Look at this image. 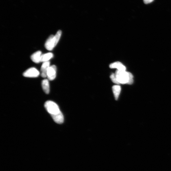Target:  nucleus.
I'll use <instances>...</instances> for the list:
<instances>
[{
  "mask_svg": "<svg viewBox=\"0 0 171 171\" xmlns=\"http://www.w3.org/2000/svg\"><path fill=\"white\" fill-rule=\"evenodd\" d=\"M52 117L54 121L57 124H62L64 122V115L61 112L57 115L52 116Z\"/></svg>",
  "mask_w": 171,
  "mask_h": 171,
  "instance_id": "9",
  "label": "nucleus"
},
{
  "mask_svg": "<svg viewBox=\"0 0 171 171\" xmlns=\"http://www.w3.org/2000/svg\"><path fill=\"white\" fill-rule=\"evenodd\" d=\"M53 57V54L51 52H49L42 55L41 57V62L44 63L48 62L49 60L52 58Z\"/></svg>",
  "mask_w": 171,
  "mask_h": 171,
  "instance_id": "12",
  "label": "nucleus"
},
{
  "mask_svg": "<svg viewBox=\"0 0 171 171\" xmlns=\"http://www.w3.org/2000/svg\"><path fill=\"white\" fill-rule=\"evenodd\" d=\"M45 107L47 112L51 116L55 115L61 113L58 105L52 101H48L45 104Z\"/></svg>",
  "mask_w": 171,
  "mask_h": 171,
  "instance_id": "3",
  "label": "nucleus"
},
{
  "mask_svg": "<svg viewBox=\"0 0 171 171\" xmlns=\"http://www.w3.org/2000/svg\"><path fill=\"white\" fill-rule=\"evenodd\" d=\"M154 0H143L145 4H147L152 2Z\"/></svg>",
  "mask_w": 171,
  "mask_h": 171,
  "instance_id": "14",
  "label": "nucleus"
},
{
  "mask_svg": "<svg viewBox=\"0 0 171 171\" xmlns=\"http://www.w3.org/2000/svg\"><path fill=\"white\" fill-rule=\"evenodd\" d=\"M62 34V31L59 30L55 36H50L46 40L45 45L46 49L49 51H52L58 43Z\"/></svg>",
  "mask_w": 171,
  "mask_h": 171,
  "instance_id": "2",
  "label": "nucleus"
},
{
  "mask_svg": "<svg viewBox=\"0 0 171 171\" xmlns=\"http://www.w3.org/2000/svg\"><path fill=\"white\" fill-rule=\"evenodd\" d=\"M109 67L111 68H117L120 71H126V67L122 64L119 62H117L110 64Z\"/></svg>",
  "mask_w": 171,
  "mask_h": 171,
  "instance_id": "6",
  "label": "nucleus"
},
{
  "mask_svg": "<svg viewBox=\"0 0 171 171\" xmlns=\"http://www.w3.org/2000/svg\"><path fill=\"white\" fill-rule=\"evenodd\" d=\"M112 90L115 98L116 100H117L120 93L121 88L119 85H116L113 87Z\"/></svg>",
  "mask_w": 171,
  "mask_h": 171,
  "instance_id": "11",
  "label": "nucleus"
},
{
  "mask_svg": "<svg viewBox=\"0 0 171 171\" xmlns=\"http://www.w3.org/2000/svg\"><path fill=\"white\" fill-rule=\"evenodd\" d=\"M50 64L49 61L43 63L42 64L41 69V76L42 77H47V72L50 66Z\"/></svg>",
  "mask_w": 171,
  "mask_h": 171,
  "instance_id": "7",
  "label": "nucleus"
},
{
  "mask_svg": "<svg viewBox=\"0 0 171 171\" xmlns=\"http://www.w3.org/2000/svg\"><path fill=\"white\" fill-rule=\"evenodd\" d=\"M110 78L113 83L117 84H119L117 81L115 74L113 73L111 75Z\"/></svg>",
  "mask_w": 171,
  "mask_h": 171,
  "instance_id": "13",
  "label": "nucleus"
},
{
  "mask_svg": "<svg viewBox=\"0 0 171 171\" xmlns=\"http://www.w3.org/2000/svg\"><path fill=\"white\" fill-rule=\"evenodd\" d=\"M39 75V72L35 68L28 69L23 74V76L25 77L31 78L37 77Z\"/></svg>",
  "mask_w": 171,
  "mask_h": 171,
  "instance_id": "4",
  "label": "nucleus"
},
{
  "mask_svg": "<svg viewBox=\"0 0 171 171\" xmlns=\"http://www.w3.org/2000/svg\"><path fill=\"white\" fill-rule=\"evenodd\" d=\"M115 75L119 84H131L133 83V76L130 72L117 70Z\"/></svg>",
  "mask_w": 171,
  "mask_h": 171,
  "instance_id": "1",
  "label": "nucleus"
},
{
  "mask_svg": "<svg viewBox=\"0 0 171 171\" xmlns=\"http://www.w3.org/2000/svg\"><path fill=\"white\" fill-rule=\"evenodd\" d=\"M42 86L44 92L46 94H49L50 91V87L48 80L45 79L43 80Z\"/></svg>",
  "mask_w": 171,
  "mask_h": 171,
  "instance_id": "10",
  "label": "nucleus"
},
{
  "mask_svg": "<svg viewBox=\"0 0 171 171\" xmlns=\"http://www.w3.org/2000/svg\"><path fill=\"white\" fill-rule=\"evenodd\" d=\"M42 52L38 51L33 53L31 56V59L33 62L38 64L41 62Z\"/></svg>",
  "mask_w": 171,
  "mask_h": 171,
  "instance_id": "8",
  "label": "nucleus"
},
{
  "mask_svg": "<svg viewBox=\"0 0 171 171\" xmlns=\"http://www.w3.org/2000/svg\"><path fill=\"white\" fill-rule=\"evenodd\" d=\"M56 67L54 65L50 66L47 72V77L51 80L55 79L56 76Z\"/></svg>",
  "mask_w": 171,
  "mask_h": 171,
  "instance_id": "5",
  "label": "nucleus"
}]
</instances>
